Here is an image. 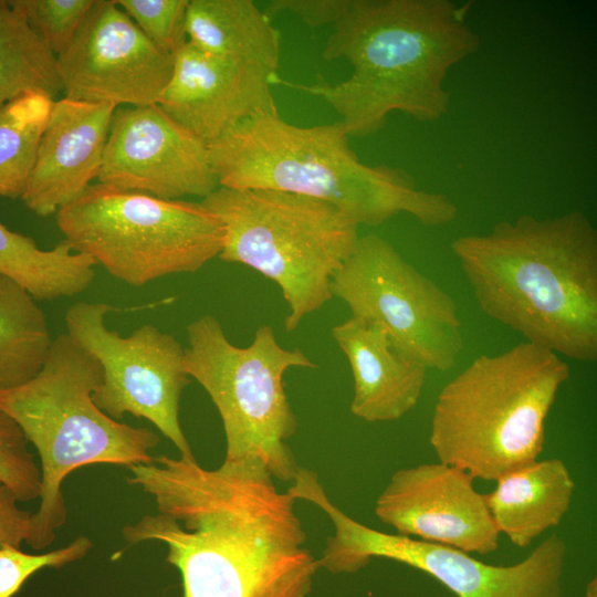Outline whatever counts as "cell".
I'll list each match as a JSON object with an SVG mask.
<instances>
[{
    "label": "cell",
    "mask_w": 597,
    "mask_h": 597,
    "mask_svg": "<svg viewBox=\"0 0 597 597\" xmlns=\"http://www.w3.org/2000/svg\"><path fill=\"white\" fill-rule=\"evenodd\" d=\"M127 482L150 495L157 513L125 525L128 546L166 545V562L182 580V597H307L320 567L305 546L296 500L280 492L258 459L154 457L128 468Z\"/></svg>",
    "instance_id": "obj_1"
},
{
    "label": "cell",
    "mask_w": 597,
    "mask_h": 597,
    "mask_svg": "<svg viewBox=\"0 0 597 597\" xmlns=\"http://www.w3.org/2000/svg\"><path fill=\"white\" fill-rule=\"evenodd\" d=\"M470 8L452 0H349L323 50L327 61L348 62V77L305 84L275 75L271 84L328 104L349 137L376 134L394 112L436 122L449 111L447 74L480 48L467 22Z\"/></svg>",
    "instance_id": "obj_2"
},
{
    "label": "cell",
    "mask_w": 597,
    "mask_h": 597,
    "mask_svg": "<svg viewBox=\"0 0 597 597\" xmlns=\"http://www.w3.org/2000/svg\"><path fill=\"white\" fill-rule=\"evenodd\" d=\"M451 250L484 314L534 346L597 360V229L583 211L521 214Z\"/></svg>",
    "instance_id": "obj_3"
},
{
    "label": "cell",
    "mask_w": 597,
    "mask_h": 597,
    "mask_svg": "<svg viewBox=\"0 0 597 597\" xmlns=\"http://www.w3.org/2000/svg\"><path fill=\"white\" fill-rule=\"evenodd\" d=\"M208 148L219 186L320 199L358 227H378L400 213L425 227H441L458 217L448 196L420 189L405 169L360 161L339 121L297 126L279 112L260 114Z\"/></svg>",
    "instance_id": "obj_4"
},
{
    "label": "cell",
    "mask_w": 597,
    "mask_h": 597,
    "mask_svg": "<svg viewBox=\"0 0 597 597\" xmlns=\"http://www.w3.org/2000/svg\"><path fill=\"white\" fill-rule=\"evenodd\" d=\"M102 376L97 359L63 333L52 341L33 378L0 389V410L18 423L40 457V504L25 541L33 549L50 546L65 523L61 488L73 471L101 463L128 469L154 461L150 450L160 441L156 432L113 419L93 401Z\"/></svg>",
    "instance_id": "obj_5"
},
{
    "label": "cell",
    "mask_w": 597,
    "mask_h": 597,
    "mask_svg": "<svg viewBox=\"0 0 597 597\" xmlns=\"http://www.w3.org/2000/svg\"><path fill=\"white\" fill-rule=\"evenodd\" d=\"M568 377L561 356L526 342L475 357L437 396L429 433L433 452L440 462L485 481L534 462Z\"/></svg>",
    "instance_id": "obj_6"
},
{
    "label": "cell",
    "mask_w": 597,
    "mask_h": 597,
    "mask_svg": "<svg viewBox=\"0 0 597 597\" xmlns=\"http://www.w3.org/2000/svg\"><path fill=\"white\" fill-rule=\"evenodd\" d=\"M200 202L224 229L218 258L244 264L281 289L286 333L333 298L332 277L359 238L358 226L335 206L284 191L221 186Z\"/></svg>",
    "instance_id": "obj_7"
},
{
    "label": "cell",
    "mask_w": 597,
    "mask_h": 597,
    "mask_svg": "<svg viewBox=\"0 0 597 597\" xmlns=\"http://www.w3.org/2000/svg\"><path fill=\"white\" fill-rule=\"evenodd\" d=\"M186 331L185 369L219 412L224 460L258 459L274 479L292 482L300 467L285 441L298 422L283 377L290 368L317 365L301 349L282 347L268 324L258 327L247 347L233 345L211 314L199 316Z\"/></svg>",
    "instance_id": "obj_8"
},
{
    "label": "cell",
    "mask_w": 597,
    "mask_h": 597,
    "mask_svg": "<svg viewBox=\"0 0 597 597\" xmlns=\"http://www.w3.org/2000/svg\"><path fill=\"white\" fill-rule=\"evenodd\" d=\"M56 224L73 250L132 286L195 273L224 244L220 220L201 202L92 184L62 207Z\"/></svg>",
    "instance_id": "obj_9"
},
{
    "label": "cell",
    "mask_w": 597,
    "mask_h": 597,
    "mask_svg": "<svg viewBox=\"0 0 597 597\" xmlns=\"http://www.w3.org/2000/svg\"><path fill=\"white\" fill-rule=\"evenodd\" d=\"M296 501L316 505L328 516V536L320 567L332 574H355L373 558H387L433 577L457 597H562L567 546L557 534L512 565L486 564L441 544L384 533L354 520L327 496L315 471L301 468L287 488Z\"/></svg>",
    "instance_id": "obj_10"
},
{
    "label": "cell",
    "mask_w": 597,
    "mask_h": 597,
    "mask_svg": "<svg viewBox=\"0 0 597 597\" xmlns=\"http://www.w3.org/2000/svg\"><path fill=\"white\" fill-rule=\"evenodd\" d=\"M331 293L352 316L381 325L398 352L427 369L450 370L463 350L454 300L377 234L359 235Z\"/></svg>",
    "instance_id": "obj_11"
},
{
    "label": "cell",
    "mask_w": 597,
    "mask_h": 597,
    "mask_svg": "<svg viewBox=\"0 0 597 597\" xmlns=\"http://www.w3.org/2000/svg\"><path fill=\"white\" fill-rule=\"evenodd\" d=\"M112 310L105 302L80 301L64 315L67 336L102 367L93 401L116 420L125 413L147 419L181 457L195 458L179 421L180 397L191 383L185 348L174 335L151 324L119 335L106 324Z\"/></svg>",
    "instance_id": "obj_12"
},
{
    "label": "cell",
    "mask_w": 597,
    "mask_h": 597,
    "mask_svg": "<svg viewBox=\"0 0 597 597\" xmlns=\"http://www.w3.org/2000/svg\"><path fill=\"white\" fill-rule=\"evenodd\" d=\"M174 55L157 48L118 6L94 0L77 33L56 55L64 96L117 107L157 104Z\"/></svg>",
    "instance_id": "obj_13"
},
{
    "label": "cell",
    "mask_w": 597,
    "mask_h": 597,
    "mask_svg": "<svg viewBox=\"0 0 597 597\" xmlns=\"http://www.w3.org/2000/svg\"><path fill=\"white\" fill-rule=\"evenodd\" d=\"M97 182L163 199H203L219 187L208 146L157 104L115 109Z\"/></svg>",
    "instance_id": "obj_14"
},
{
    "label": "cell",
    "mask_w": 597,
    "mask_h": 597,
    "mask_svg": "<svg viewBox=\"0 0 597 597\" xmlns=\"http://www.w3.org/2000/svg\"><path fill=\"white\" fill-rule=\"evenodd\" d=\"M473 480L440 461L402 468L392 473L374 511L397 535L486 555L498 549L500 533Z\"/></svg>",
    "instance_id": "obj_15"
},
{
    "label": "cell",
    "mask_w": 597,
    "mask_h": 597,
    "mask_svg": "<svg viewBox=\"0 0 597 597\" xmlns=\"http://www.w3.org/2000/svg\"><path fill=\"white\" fill-rule=\"evenodd\" d=\"M274 76L186 42L174 55L172 73L157 105L209 146L240 122L277 112L271 91Z\"/></svg>",
    "instance_id": "obj_16"
},
{
    "label": "cell",
    "mask_w": 597,
    "mask_h": 597,
    "mask_svg": "<svg viewBox=\"0 0 597 597\" xmlns=\"http://www.w3.org/2000/svg\"><path fill=\"white\" fill-rule=\"evenodd\" d=\"M116 107L54 100L35 163L21 196L40 217L56 213L97 179Z\"/></svg>",
    "instance_id": "obj_17"
},
{
    "label": "cell",
    "mask_w": 597,
    "mask_h": 597,
    "mask_svg": "<svg viewBox=\"0 0 597 597\" xmlns=\"http://www.w3.org/2000/svg\"><path fill=\"white\" fill-rule=\"evenodd\" d=\"M332 336L347 357L354 379L350 412L366 422H388L412 410L427 368L398 352L378 323L349 316Z\"/></svg>",
    "instance_id": "obj_18"
},
{
    "label": "cell",
    "mask_w": 597,
    "mask_h": 597,
    "mask_svg": "<svg viewBox=\"0 0 597 597\" xmlns=\"http://www.w3.org/2000/svg\"><path fill=\"white\" fill-rule=\"evenodd\" d=\"M495 482V489L484 494L493 523L521 548L562 522L575 491V481L558 458L537 459Z\"/></svg>",
    "instance_id": "obj_19"
},
{
    "label": "cell",
    "mask_w": 597,
    "mask_h": 597,
    "mask_svg": "<svg viewBox=\"0 0 597 597\" xmlns=\"http://www.w3.org/2000/svg\"><path fill=\"white\" fill-rule=\"evenodd\" d=\"M186 35L187 42L207 54L276 75L280 33L251 0H189Z\"/></svg>",
    "instance_id": "obj_20"
},
{
    "label": "cell",
    "mask_w": 597,
    "mask_h": 597,
    "mask_svg": "<svg viewBox=\"0 0 597 597\" xmlns=\"http://www.w3.org/2000/svg\"><path fill=\"white\" fill-rule=\"evenodd\" d=\"M95 262L62 240L41 249L28 235L0 222V274L21 284L36 301L75 296L95 279Z\"/></svg>",
    "instance_id": "obj_21"
},
{
    "label": "cell",
    "mask_w": 597,
    "mask_h": 597,
    "mask_svg": "<svg viewBox=\"0 0 597 597\" xmlns=\"http://www.w3.org/2000/svg\"><path fill=\"white\" fill-rule=\"evenodd\" d=\"M52 341L36 300L17 281L0 274V389L33 378Z\"/></svg>",
    "instance_id": "obj_22"
},
{
    "label": "cell",
    "mask_w": 597,
    "mask_h": 597,
    "mask_svg": "<svg viewBox=\"0 0 597 597\" xmlns=\"http://www.w3.org/2000/svg\"><path fill=\"white\" fill-rule=\"evenodd\" d=\"M30 92H63L56 56L11 0H0V108Z\"/></svg>",
    "instance_id": "obj_23"
},
{
    "label": "cell",
    "mask_w": 597,
    "mask_h": 597,
    "mask_svg": "<svg viewBox=\"0 0 597 597\" xmlns=\"http://www.w3.org/2000/svg\"><path fill=\"white\" fill-rule=\"evenodd\" d=\"M54 98L30 92L0 108V197L21 198L35 163Z\"/></svg>",
    "instance_id": "obj_24"
},
{
    "label": "cell",
    "mask_w": 597,
    "mask_h": 597,
    "mask_svg": "<svg viewBox=\"0 0 597 597\" xmlns=\"http://www.w3.org/2000/svg\"><path fill=\"white\" fill-rule=\"evenodd\" d=\"M56 56L73 40L94 0H11Z\"/></svg>",
    "instance_id": "obj_25"
},
{
    "label": "cell",
    "mask_w": 597,
    "mask_h": 597,
    "mask_svg": "<svg viewBox=\"0 0 597 597\" xmlns=\"http://www.w3.org/2000/svg\"><path fill=\"white\" fill-rule=\"evenodd\" d=\"M117 3L160 50L175 55L187 42L189 0H117Z\"/></svg>",
    "instance_id": "obj_26"
},
{
    "label": "cell",
    "mask_w": 597,
    "mask_h": 597,
    "mask_svg": "<svg viewBox=\"0 0 597 597\" xmlns=\"http://www.w3.org/2000/svg\"><path fill=\"white\" fill-rule=\"evenodd\" d=\"M0 480L20 502L40 498L41 470L18 423L0 410Z\"/></svg>",
    "instance_id": "obj_27"
},
{
    "label": "cell",
    "mask_w": 597,
    "mask_h": 597,
    "mask_svg": "<svg viewBox=\"0 0 597 597\" xmlns=\"http://www.w3.org/2000/svg\"><path fill=\"white\" fill-rule=\"evenodd\" d=\"M93 542L80 535L60 548L30 554L20 548L0 549V597H13L24 583L43 568H61L85 557Z\"/></svg>",
    "instance_id": "obj_28"
},
{
    "label": "cell",
    "mask_w": 597,
    "mask_h": 597,
    "mask_svg": "<svg viewBox=\"0 0 597 597\" xmlns=\"http://www.w3.org/2000/svg\"><path fill=\"white\" fill-rule=\"evenodd\" d=\"M349 0H273L264 12L272 18L281 12H289L307 25L315 28L333 25L345 12Z\"/></svg>",
    "instance_id": "obj_29"
},
{
    "label": "cell",
    "mask_w": 597,
    "mask_h": 597,
    "mask_svg": "<svg viewBox=\"0 0 597 597\" xmlns=\"http://www.w3.org/2000/svg\"><path fill=\"white\" fill-rule=\"evenodd\" d=\"M14 492L0 480V549L20 548L29 537L32 513L18 504Z\"/></svg>",
    "instance_id": "obj_30"
},
{
    "label": "cell",
    "mask_w": 597,
    "mask_h": 597,
    "mask_svg": "<svg viewBox=\"0 0 597 597\" xmlns=\"http://www.w3.org/2000/svg\"><path fill=\"white\" fill-rule=\"evenodd\" d=\"M585 597H597V580L596 578L588 582L586 586Z\"/></svg>",
    "instance_id": "obj_31"
}]
</instances>
